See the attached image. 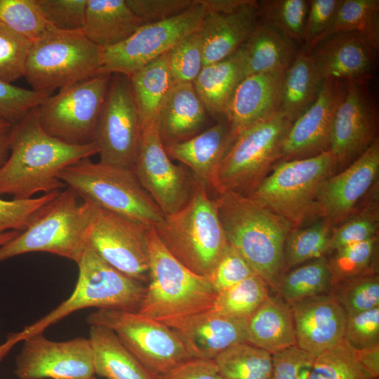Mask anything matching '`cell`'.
I'll list each match as a JSON object with an SVG mask.
<instances>
[{
  "instance_id": "obj_28",
  "label": "cell",
  "mask_w": 379,
  "mask_h": 379,
  "mask_svg": "<svg viewBox=\"0 0 379 379\" xmlns=\"http://www.w3.org/2000/svg\"><path fill=\"white\" fill-rule=\"evenodd\" d=\"M239 49L244 77L259 73L284 72L301 51L296 42L260 20Z\"/></svg>"
},
{
  "instance_id": "obj_29",
  "label": "cell",
  "mask_w": 379,
  "mask_h": 379,
  "mask_svg": "<svg viewBox=\"0 0 379 379\" xmlns=\"http://www.w3.org/2000/svg\"><path fill=\"white\" fill-rule=\"evenodd\" d=\"M247 343L274 354L297 345L290 305L277 293L269 295L246 319Z\"/></svg>"
},
{
  "instance_id": "obj_7",
  "label": "cell",
  "mask_w": 379,
  "mask_h": 379,
  "mask_svg": "<svg viewBox=\"0 0 379 379\" xmlns=\"http://www.w3.org/2000/svg\"><path fill=\"white\" fill-rule=\"evenodd\" d=\"M58 178L84 201L149 227L164 216L132 169L86 158L65 168Z\"/></svg>"
},
{
  "instance_id": "obj_53",
  "label": "cell",
  "mask_w": 379,
  "mask_h": 379,
  "mask_svg": "<svg viewBox=\"0 0 379 379\" xmlns=\"http://www.w3.org/2000/svg\"><path fill=\"white\" fill-rule=\"evenodd\" d=\"M270 379H310L315 357L293 345L272 354Z\"/></svg>"
},
{
  "instance_id": "obj_34",
  "label": "cell",
  "mask_w": 379,
  "mask_h": 379,
  "mask_svg": "<svg viewBox=\"0 0 379 379\" xmlns=\"http://www.w3.org/2000/svg\"><path fill=\"white\" fill-rule=\"evenodd\" d=\"M142 127L158 118L159 110L174 84L167 53L129 77Z\"/></svg>"
},
{
  "instance_id": "obj_46",
  "label": "cell",
  "mask_w": 379,
  "mask_h": 379,
  "mask_svg": "<svg viewBox=\"0 0 379 379\" xmlns=\"http://www.w3.org/2000/svg\"><path fill=\"white\" fill-rule=\"evenodd\" d=\"M378 211L375 203L354 213L331 230L328 253L377 237Z\"/></svg>"
},
{
  "instance_id": "obj_55",
  "label": "cell",
  "mask_w": 379,
  "mask_h": 379,
  "mask_svg": "<svg viewBox=\"0 0 379 379\" xmlns=\"http://www.w3.org/2000/svg\"><path fill=\"white\" fill-rule=\"evenodd\" d=\"M133 13L149 24L165 20L188 10L195 0H126Z\"/></svg>"
},
{
  "instance_id": "obj_59",
  "label": "cell",
  "mask_w": 379,
  "mask_h": 379,
  "mask_svg": "<svg viewBox=\"0 0 379 379\" xmlns=\"http://www.w3.org/2000/svg\"><path fill=\"white\" fill-rule=\"evenodd\" d=\"M9 132L0 133V168L7 161L10 154Z\"/></svg>"
},
{
  "instance_id": "obj_19",
  "label": "cell",
  "mask_w": 379,
  "mask_h": 379,
  "mask_svg": "<svg viewBox=\"0 0 379 379\" xmlns=\"http://www.w3.org/2000/svg\"><path fill=\"white\" fill-rule=\"evenodd\" d=\"M379 173V140L343 171L328 178L319 188L317 212L331 226L354 214L360 200L376 183Z\"/></svg>"
},
{
  "instance_id": "obj_49",
  "label": "cell",
  "mask_w": 379,
  "mask_h": 379,
  "mask_svg": "<svg viewBox=\"0 0 379 379\" xmlns=\"http://www.w3.org/2000/svg\"><path fill=\"white\" fill-rule=\"evenodd\" d=\"M60 191L25 199L4 200L0 198V233L11 230L24 231L40 209L54 199Z\"/></svg>"
},
{
  "instance_id": "obj_18",
  "label": "cell",
  "mask_w": 379,
  "mask_h": 379,
  "mask_svg": "<svg viewBox=\"0 0 379 379\" xmlns=\"http://www.w3.org/2000/svg\"><path fill=\"white\" fill-rule=\"evenodd\" d=\"M378 111L367 82H347L335 112L330 150L339 168L348 166L378 138Z\"/></svg>"
},
{
  "instance_id": "obj_38",
  "label": "cell",
  "mask_w": 379,
  "mask_h": 379,
  "mask_svg": "<svg viewBox=\"0 0 379 379\" xmlns=\"http://www.w3.org/2000/svg\"><path fill=\"white\" fill-rule=\"evenodd\" d=\"M332 226L325 220L302 229H293L284 248L285 272L328 253Z\"/></svg>"
},
{
  "instance_id": "obj_26",
  "label": "cell",
  "mask_w": 379,
  "mask_h": 379,
  "mask_svg": "<svg viewBox=\"0 0 379 379\" xmlns=\"http://www.w3.org/2000/svg\"><path fill=\"white\" fill-rule=\"evenodd\" d=\"M233 142L230 125L223 119L189 139L164 147L171 159L178 160L211 187L214 173Z\"/></svg>"
},
{
  "instance_id": "obj_41",
  "label": "cell",
  "mask_w": 379,
  "mask_h": 379,
  "mask_svg": "<svg viewBox=\"0 0 379 379\" xmlns=\"http://www.w3.org/2000/svg\"><path fill=\"white\" fill-rule=\"evenodd\" d=\"M308 8L307 0L258 1L259 20L284 34L296 42L301 49Z\"/></svg>"
},
{
  "instance_id": "obj_14",
  "label": "cell",
  "mask_w": 379,
  "mask_h": 379,
  "mask_svg": "<svg viewBox=\"0 0 379 379\" xmlns=\"http://www.w3.org/2000/svg\"><path fill=\"white\" fill-rule=\"evenodd\" d=\"M142 133L129 77L112 74L95 131L100 161L133 170Z\"/></svg>"
},
{
  "instance_id": "obj_51",
  "label": "cell",
  "mask_w": 379,
  "mask_h": 379,
  "mask_svg": "<svg viewBox=\"0 0 379 379\" xmlns=\"http://www.w3.org/2000/svg\"><path fill=\"white\" fill-rule=\"evenodd\" d=\"M341 0H310L302 50L310 54L328 32Z\"/></svg>"
},
{
  "instance_id": "obj_3",
  "label": "cell",
  "mask_w": 379,
  "mask_h": 379,
  "mask_svg": "<svg viewBox=\"0 0 379 379\" xmlns=\"http://www.w3.org/2000/svg\"><path fill=\"white\" fill-rule=\"evenodd\" d=\"M79 276L71 295L43 317L17 333H10L0 345V361L18 343L44 331L74 312L86 308L137 312L146 286L122 274L87 246L77 263Z\"/></svg>"
},
{
  "instance_id": "obj_37",
  "label": "cell",
  "mask_w": 379,
  "mask_h": 379,
  "mask_svg": "<svg viewBox=\"0 0 379 379\" xmlns=\"http://www.w3.org/2000/svg\"><path fill=\"white\" fill-rule=\"evenodd\" d=\"M348 32L360 34L371 49L375 53L378 52V0H341L333 22L324 38L335 33Z\"/></svg>"
},
{
  "instance_id": "obj_6",
  "label": "cell",
  "mask_w": 379,
  "mask_h": 379,
  "mask_svg": "<svg viewBox=\"0 0 379 379\" xmlns=\"http://www.w3.org/2000/svg\"><path fill=\"white\" fill-rule=\"evenodd\" d=\"M79 198L69 187L60 190L24 231L0 246V262L25 253L44 252L77 264L88 245L95 206L89 201L80 203Z\"/></svg>"
},
{
  "instance_id": "obj_47",
  "label": "cell",
  "mask_w": 379,
  "mask_h": 379,
  "mask_svg": "<svg viewBox=\"0 0 379 379\" xmlns=\"http://www.w3.org/2000/svg\"><path fill=\"white\" fill-rule=\"evenodd\" d=\"M32 42L0 22V80L11 84L23 77Z\"/></svg>"
},
{
  "instance_id": "obj_45",
  "label": "cell",
  "mask_w": 379,
  "mask_h": 379,
  "mask_svg": "<svg viewBox=\"0 0 379 379\" xmlns=\"http://www.w3.org/2000/svg\"><path fill=\"white\" fill-rule=\"evenodd\" d=\"M167 56L174 84L193 83L204 67L199 29L181 39L167 53Z\"/></svg>"
},
{
  "instance_id": "obj_30",
  "label": "cell",
  "mask_w": 379,
  "mask_h": 379,
  "mask_svg": "<svg viewBox=\"0 0 379 379\" xmlns=\"http://www.w3.org/2000/svg\"><path fill=\"white\" fill-rule=\"evenodd\" d=\"M143 25L126 0H88L82 32L105 48L124 41Z\"/></svg>"
},
{
  "instance_id": "obj_62",
  "label": "cell",
  "mask_w": 379,
  "mask_h": 379,
  "mask_svg": "<svg viewBox=\"0 0 379 379\" xmlns=\"http://www.w3.org/2000/svg\"><path fill=\"white\" fill-rule=\"evenodd\" d=\"M95 379H96V378H95Z\"/></svg>"
},
{
  "instance_id": "obj_36",
  "label": "cell",
  "mask_w": 379,
  "mask_h": 379,
  "mask_svg": "<svg viewBox=\"0 0 379 379\" xmlns=\"http://www.w3.org/2000/svg\"><path fill=\"white\" fill-rule=\"evenodd\" d=\"M213 360L222 379H270L271 376L272 354L248 343L227 348Z\"/></svg>"
},
{
  "instance_id": "obj_44",
  "label": "cell",
  "mask_w": 379,
  "mask_h": 379,
  "mask_svg": "<svg viewBox=\"0 0 379 379\" xmlns=\"http://www.w3.org/2000/svg\"><path fill=\"white\" fill-rule=\"evenodd\" d=\"M0 22L31 42L51 26L36 0H0Z\"/></svg>"
},
{
  "instance_id": "obj_20",
  "label": "cell",
  "mask_w": 379,
  "mask_h": 379,
  "mask_svg": "<svg viewBox=\"0 0 379 379\" xmlns=\"http://www.w3.org/2000/svg\"><path fill=\"white\" fill-rule=\"evenodd\" d=\"M347 82L323 80L314 102L291 124L284 140L280 161L314 156L330 150L333 119Z\"/></svg>"
},
{
  "instance_id": "obj_5",
  "label": "cell",
  "mask_w": 379,
  "mask_h": 379,
  "mask_svg": "<svg viewBox=\"0 0 379 379\" xmlns=\"http://www.w3.org/2000/svg\"><path fill=\"white\" fill-rule=\"evenodd\" d=\"M154 228L170 253L201 276H210L229 245L215 199H211L207 185L197 178L188 202L164 215Z\"/></svg>"
},
{
  "instance_id": "obj_52",
  "label": "cell",
  "mask_w": 379,
  "mask_h": 379,
  "mask_svg": "<svg viewBox=\"0 0 379 379\" xmlns=\"http://www.w3.org/2000/svg\"><path fill=\"white\" fill-rule=\"evenodd\" d=\"M253 274H255L246 260L229 244L208 278L218 294Z\"/></svg>"
},
{
  "instance_id": "obj_22",
  "label": "cell",
  "mask_w": 379,
  "mask_h": 379,
  "mask_svg": "<svg viewBox=\"0 0 379 379\" xmlns=\"http://www.w3.org/2000/svg\"><path fill=\"white\" fill-rule=\"evenodd\" d=\"M194 358L214 359L227 348L247 343L246 319L206 310L166 325Z\"/></svg>"
},
{
  "instance_id": "obj_61",
  "label": "cell",
  "mask_w": 379,
  "mask_h": 379,
  "mask_svg": "<svg viewBox=\"0 0 379 379\" xmlns=\"http://www.w3.org/2000/svg\"><path fill=\"white\" fill-rule=\"evenodd\" d=\"M12 125L7 121L0 118V133H6L11 131Z\"/></svg>"
},
{
  "instance_id": "obj_58",
  "label": "cell",
  "mask_w": 379,
  "mask_h": 379,
  "mask_svg": "<svg viewBox=\"0 0 379 379\" xmlns=\"http://www.w3.org/2000/svg\"><path fill=\"white\" fill-rule=\"evenodd\" d=\"M206 13H225L233 12L249 0H198Z\"/></svg>"
},
{
  "instance_id": "obj_4",
  "label": "cell",
  "mask_w": 379,
  "mask_h": 379,
  "mask_svg": "<svg viewBox=\"0 0 379 379\" xmlns=\"http://www.w3.org/2000/svg\"><path fill=\"white\" fill-rule=\"evenodd\" d=\"M149 279L137 312L165 325L212 309L216 293L209 278L173 256L154 227L147 234Z\"/></svg>"
},
{
  "instance_id": "obj_40",
  "label": "cell",
  "mask_w": 379,
  "mask_h": 379,
  "mask_svg": "<svg viewBox=\"0 0 379 379\" xmlns=\"http://www.w3.org/2000/svg\"><path fill=\"white\" fill-rule=\"evenodd\" d=\"M378 236L335 250L326 256L333 285L373 272H378Z\"/></svg>"
},
{
  "instance_id": "obj_31",
  "label": "cell",
  "mask_w": 379,
  "mask_h": 379,
  "mask_svg": "<svg viewBox=\"0 0 379 379\" xmlns=\"http://www.w3.org/2000/svg\"><path fill=\"white\" fill-rule=\"evenodd\" d=\"M95 374L106 379H157L125 347L111 329L90 326Z\"/></svg>"
},
{
  "instance_id": "obj_10",
  "label": "cell",
  "mask_w": 379,
  "mask_h": 379,
  "mask_svg": "<svg viewBox=\"0 0 379 379\" xmlns=\"http://www.w3.org/2000/svg\"><path fill=\"white\" fill-rule=\"evenodd\" d=\"M102 48L81 31H62L50 26L32 42L23 77L33 90L50 93L84 80L101 68Z\"/></svg>"
},
{
  "instance_id": "obj_21",
  "label": "cell",
  "mask_w": 379,
  "mask_h": 379,
  "mask_svg": "<svg viewBox=\"0 0 379 379\" xmlns=\"http://www.w3.org/2000/svg\"><path fill=\"white\" fill-rule=\"evenodd\" d=\"M297 345L317 357L344 338L347 314L331 293L289 305Z\"/></svg>"
},
{
  "instance_id": "obj_43",
  "label": "cell",
  "mask_w": 379,
  "mask_h": 379,
  "mask_svg": "<svg viewBox=\"0 0 379 379\" xmlns=\"http://www.w3.org/2000/svg\"><path fill=\"white\" fill-rule=\"evenodd\" d=\"M331 294L347 317L379 307V275L373 272L333 285Z\"/></svg>"
},
{
  "instance_id": "obj_23",
  "label": "cell",
  "mask_w": 379,
  "mask_h": 379,
  "mask_svg": "<svg viewBox=\"0 0 379 379\" xmlns=\"http://www.w3.org/2000/svg\"><path fill=\"white\" fill-rule=\"evenodd\" d=\"M375 53L360 34L338 32L321 40L310 53L322 79L367 82Z\"/></svg>"
},
{
  "instance_id": "obj_1",
  "label": "cell",
  "mask_w": 379,
  "mask_h": 379,
  "mask_svg": "<svg viewBox=\"0 0 379 379\" xmlns=\"http://www.w3.org/2000/svg\"><path fill=\"white\" fill-rule=\"evenodd\" d=\"M37 107L9 132L10 154L0 168V196L25 199L39 192L60 191L66 187L58 178L65 168L98 154L94 142L71 145L46 133Z\"/></svg>"
},
{
  "instance_id": "obj_57",
  "label": "cell",
  "mask_w": 379,
  "mask_h": 379,
  "mask_svg": "<svg viewBox=\"0 0 379 379\" xmlns=\"http://www.w3.org/2000/svg\"><path fill=\"white\" fill-rule=\"evenodd\" d=\"M363 367L375 379L379 376V345L356 350Z\"/></svg>"
},
{
  "instance_id": "obj_8",
  "label": "cell",
  "mask_w": 379,
  "mask_h": 379,
  "mask_svg": "<svg viewBox=\"0 0 379 379\" xmlns=\"http://www.w3.org/2000/svg\"><path fill=\"white\" fill-rule=\"evenodd\" d=\"M292 123L281 112L249 127L234 140L219 164L211 187L248 197L280 161Z\"/></svg>"
},
{
  "instance_id": "obj_42",
  "label": "cell",
  "mask_w": 379,
  "mask_h": 379,
  "mask_svg": "<svg viewBox=\"0 0 379 379\" xmlns=\"http://www.w3.org/2000/svg\"><path fill=\"white\" fill-rule=\"evenodd\" d=\"M310 379H375L361 364L356 350L343 338L315 357Z\"/></svg>"
},
{
  "instance_id": "obj_60",
  "label": "cell",
  "mask_w": 379,
  "mask_h": 379,
  "mask_svg": "<svg viewBox=\"0 0 379 379\" xmlns=\"http://www.w3.org/2000/svg\"><path fill=\"white\" fill-rule=\"evenodd\" d=\"M20 232L18 231H7L0 233V246L15 238Z\"/></svg>"
},
{
  "instance_id": "obj_54",
  "label": "cell",
  "mask_w": 379,
  "mask_h": 379,
  "mask_svg": "<svg viewBox=\"0 0 379 379\" xmlns=\"http://www.w3.org/2000/svg\"><path fill=\"white\" fill-rule=\"evenodd\" d=\"M344 339L355 350L379 345V307L347 317Z\"/></svg>"
},
{
  "instance_id": "obj_27",
  "label": "cell",
  "mask_w": 379,
  "mask_h": 379,
  "mask_svg": "<svg viewBox=\"0 0 379 379\" xmlns=\"http://www.w3.org/2000/svg\"><path fill=\"white\" fill-rule=\"evenodd\" d=\"M207 115L192 82L173 84L157 118L164 145L181 142L199 133Z\"/></svg>"
},
{
  "instance_id": "obj_33",
  "label": "cell",
  "mask_w": 379,
  "mask_h": 379,
  "mask_svg": "<svg viewBox=\"0 0 379 379\" xmlns=\"http://www.w3.org/2000/svg\"><path fill=\"white\" fill-rule=\"evenodd\" d=\"M243 77L239 48L228 58L203 67L193 85L208 114L224 116L227 105Z\"/></svg>"
},
{
  "instance_id": "obj_32",
  "label": "cell",
  "mask_w": 379,
  "mask_h": 379,
  "mask_svg": "<svg viewBox=\"0 0 379 379\" xmlns=\"http://www.w3.org/2000/svg\"><path fill=\"white\" fill-rule=\"evenodd\" d=\"M322 83L310 55L301 49L284 73L278 112L293 123L314 102Z\"/></svg>"
},
{
  "instance_id": "obj_25",
  "label": "cell",
  "mask_w": 379,
  "mask_h": 379,
  "mask_svg": "<svg viewBox=\"0 0 379 379\" xmlns=\"http://www.w3.org/2000/svg\"><path fill=\"white\" fill-rule=\"evenodd\" d=\"M259 22L258 1L249 0L237 10L206 13L199 29L204 66L234 53L247 40Z\"/></svg>"
},
{
  "instance_id": "obj_11",
  "label": "cell",
  "mask_w": 379,
  "mask_h": 379,
  "mask_svg": "<svg viewBox=\"0 0 379 379\" xmlns=\"http://www.w3.org/2000/svg\"><path fill=\"white\" fill-rule=\"evenodd\" d=\"M86 321L90 326L111 329L136 359L157 376L194 358L170 327L137 312L97 310L88 314Z\"/></svg>"
},
{
  "instance_id": "obj_56",
  "label": "cell",
  "mask_w": 379,
  "mask_h": 379,
  "mask_svg": "<svg viewBox=\"0 0 379 379\" xmlns=\"http://www.w3.org/2000/svg\"><path fill=\"white\" fill-rule=\"evenodd\" d=\"M157 379H222L213 359L191 358L181 362Z\"/></svg>"
},
{
  "instance_id": "obj_13",
  "label": "cell",
  "mask_w": 379,
  "mask_h": 379,
  "mask_svg": "<svg viewBox=\"0 0 379 379\" xmlns=\"http://www.w3.org/2000/svg\"><path fill=\"white\" fill-rule=\"evenodd\" d=\"M206 15L204 7L195 0L192 7L176 16L142 25L120 44L102 48L100 73L130 77L199 30Z\"/></svg>"
},
{
  "instance_id": "obj_15",
  "label": "cell",
  "mask_w": 379,
  "mask_h": 379,
  "mask_svg": "<svg viewBox=\"0 0 379 379\" xmlns=\"http://www.w3.org/2000/svg\"><path fill=\"white\" fill-rule=\"evenodd\" d=\"M150 227L95 206L88 244L112 267L147 284L149 270L147 234Z\"/></svg>"
},
{
  "instance_id": "obj_9",
  "label": "cell",
  "mask_w": 379,
  "mask_h": 379,
  "mask_svg": "<svg viewBox=\"0 0 379 379\" xmlns=\"http://www.w3.org/2000/svg\"><path fill=\"white\" fill-rule=\"evenodd\" d=\"M338 168V161L331 150L281 161L248 197L286 220L295 229L317 215L319 188Z\"/></svg>"
},
{
  "instance_id": "obj_35",
  "label": "cell",
  "mask_w": 379,
  "mask_h": 379,
  "mask_svg": "<svg viewBox=\"0 0 379 379\" xmlns=\"http://www.w3.org/2000/svg\"><path fill=\"white\" fill-rule=\"evenodd\" d=\"M332 286L331 274L324 256L285 272L276 293L291 305L312 296L331 293Z\"/></svg>"
},
{
  "instance_id": "obj_24",
  "label": "cell",
  "mask_w": 379,
  "mask_h": 379,
  "mask_svg": "<svg viewBox=\"0 0 379 379\" xmlns=\"http://www.w3.org/2000/svg\"><path fill=\"white\" fill-rule=\"evenodd\" d=\"M284 72L251 74L237 84L223 116L234 140L249 127L278 112Z\"/></svg>"
},
{
  "instance_id": "obj_2",
  "label": "cell",
  "mask_w": 379,
  "mask_h": 379,
  "mask_svg": "<svg viewBox=\"0 0 379 379\" xmlns=\"http://www.w3.org/2000/svg\"><path fill=\"white\" fill-rule=\"evenodd\" d=\"M227 241L277 291L285 274L284 248L291 225L251 198L227 192L215 199Z\"/></svg>"
},
{
  "instance_id": "obj_16",
  "label": "cell",
  "mask_w": 379,
  "mask_h": 379,
  "mask_svg": "<svg viewBox=\"0 0 379 379\" xmlns=\"http://www.w3.org/2000/svg\"><path fill=\"white\" fill-rule=\"evenodd\" d=\"M133 171L164 215L180 210L192 196L196 178L185 166L172 162L161 139L157 119L142 127Z\"/></svg>"
},
{
  "instance_id": "obj_12",
  "label": "cell",
  "mask_w": 379,
  "mask_h": 379,
  "mask_svg": "<svg viewBox=\"0 0 379 379\" xmlns=\"http://www.w3.org/2000/svg\"><path fill=\"white\" fill-rule=\"evenodd\" d=\"M111 76L100 73L49 95L37 107L39 121L44 130L71 145L94 142Z\"/></svg>"
},
{
  "instance_id": "obj_48",
  "label": "cell",
  "mask_w": 379,
  "mask_h": 379,
  "mask_svg": "<svg viewBox=\"0 0 379 379\" xmlns=\"http://www.w3.org/2000/svg\"><path fill=\"white\" fill-rule=\"evenodd\" d=\"M49 95L50 93L25 89L0 80V118L13 126Z\"/></svg>"
},
{
  "instance_id": "obj_39",
  "label": "cell",
  "mask_w": 379,
  "mask_h": 379,
  "mask_svg": "<svg viewBox=\"0 0 379 379\" xmlns=\"http://www.w3.org/2000/svg\"><path fill=\"white\" fill-rule=\"evenodd\" d=\"M270 286L257 274L218 294L212 310L224 316L247 319L270 294Z\"/></svg>"
},
{
  "instance_id": "obj_17",
  "label": "cell",
  "mask_w": 379,
  "mask_h": 379,
  "mask_svg": "<svg viewBox=\"0 0 379 379\" xmlns=\"http://www.w3.org/2000/svg\"><path fill=\"white\" fill-rule=\"evenodd\" d=\"M15 364L18 379L95 378L92 347L84 337L53 341L34 335L23 340Z\"/></svg>"
},
{
  "instance_id": "obj_50",
  "label": "cell",
  "mask_w": 379,
  "mask_h": 379,
  "mask_svg": "<svg viewBox=\"0 0 379 379\" xmlns=\"http://www.w3.org/2000/svg\"><path fill=\"white\" fill-rule=\"evenodd\" d=\"M46 22L62 31H81L88 0H36Z\"/></svg>"
}]
</instances>
